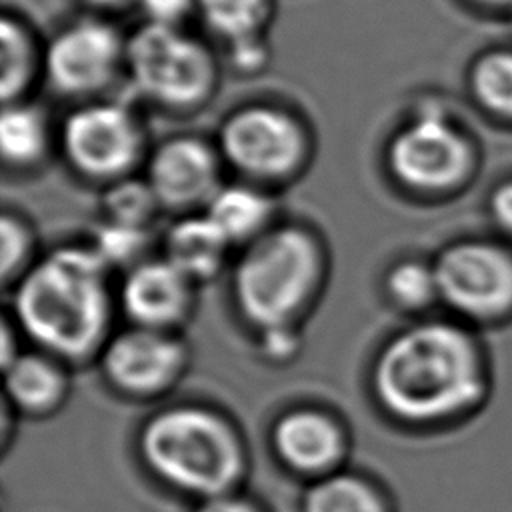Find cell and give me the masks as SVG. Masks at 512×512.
Segmentation results:
<instances>
[{"instance_id":"6da1fadb","label":"cell","mask_w":512,"mask_h":512,"mask_svg":"<svg viewBox=\"0 0 512 512\" xmlns=\"http://www.w3.org/2000/svg\"><path fill=\"white\" fill-rule=\"evenodd\" d=\"M380 404L406 422H434L474 404L484 372L472 338L448 322H422L396 334L374 374Z\"/></svg>"},{"instance_id":"7a4b0ae2","label":"cell","mask_w":512,"mask_h":512,"mask_svg":"<svg viewBox=\"0 0 512 512\" xmlns=\"http://www.w3.org/2000/svg\"><path fill=\"white\" fill-rule=\"evenodd\" d=\"M108 266L92 246L68 244L34 262L16 284L14 316L46 352L84 358L110 320Z\"/></svg>"},{"instance_id":"3957f363","label":"cell","mask_w":512,"mask_h":512,"mask_svg":"<svg viewBox=\"0 0 512 512\" xmlns=\"http://www.w3.org/2000/svg\"><path fill=\"white\" fill-rule=\"evenodd\" d=\"M146 466L166 484L212 498L230 494L244 472V450L232 426L200 406L154 414L142 428Z\"/></svg>"},{"instance_id":"277c9868","label":"cell","mask_w":512,"mask_h":512,"mask_svg":"<svg viewBox=\"0 0 512 512\" xmlns=\"http://www.w3.org/2000/svg\"><path fill=\"white\" fill-rule=\"evenodd\" d=\"M222 70L218 50L186 26L142 22L128 34L124 78L140 102L162 114L202 112L218 94Z\"/></svg>"},{"instance_id":"5b68a950","label":"cell","mask_w":512,"mask_h":512,"mask_svg":"<svg viewBox=\"0 0 512 512\" xmlns=\"http://www.w3.org/2000/svg\"><path fill=\"white\" fill-rule=\"evenodd\" d=\"M322 272V248L302 224H272L244 246L234 268L240 312L264 332L290 328Z\"/></svg>"},{"instance_id":"8992f818","label":"cell","mask_w":512,"mask_h":512,"mask_svg":"<svg viewBox=\"0 0 512 512\" xmlns=\"http://www.w3.org/2000/svg\"><path fill=\"white\" fill-rule=\"evenodd\" d=\"M214 142L238 180L262 188L286 186L312 164L316 138L306 116L286 102L258 98L224 114Z\"/></svg>"},{"instance_id":"52a82bcc","label":"cell","mask_w":512,"mask_h":512,"mask_svg":"<svg viewBox=\"0 0 512 512\" xmlns=\"http://www.w3.org/2000/svg\"><path fill=\"white\" fill-rule=\"evenodd\" d=\"M152 144L136 104L100 96L74 104L58 126V152L84 182L106 186L144 168Z\"/></svg>"},{"instance_id":"ba28073f","label":"cell","mask_w":512,"mask_h":512,"mask_svg":"<svg viewBox=\"0 0 512 512\" xmlns=\"http://www.w3.org/2000/svg\"><path fill=\"white\" fill-rule=\"evenodd\" d=\"M126 42L128 34L108 16H72L44 40L46 86L76 104L108 96L126 74Z\"/></svg>"},{"instance_id":"9c48e42d","label":"cell","mask_w":512,"mask_h":512,"mask_svg":"<svg viewBox=\"0 0 512 512\" xmlns=\"http://www.w3.org/2000/svg\"><path fill=\"white\" fill-rule=\"evenodd\" d=\"M382 164L402 188L438 192L464 176L468 148L438 108L420 106L388 136Z\"/></svg>"},{"instance_id":"30bf717a","label":"cell","mask_w":512,"mask_h":512,"mask_svg":"<svg viewBox=\"0 0 512 512\" xmlns=\"http://www.w3.org/2000/svg\"><path fill=\"white\" fill-rule=\"evenodd\" d=\"M224 160L214 138L178 132L156 142L144 162V178L162 210L180 216L204 210L226 182Z\"/></svg>"},{"instance_id":"8fae6325","label":"cell","mask_w":512,"mask_h":512,"mask_svg":"<svg viewBox=\"0 0 512 512\" xmlns=\"http://www.w3.org/2000/svg\"><path fill=\"white\" fill-rule=\"evenodd\" d=\"M432 268L438 296L458 312L492 316L512 306V258L490 244H454Z\"/></svg>"},{"instance_id":"7c38bea8","label":"cell","mask_w":512,"mask_h":512,"mask_svg":"<svg viewBox=\"0 0 512 512\" xmlns=\"http://www.w3.org/2000/svg\"><path fill=\"white\" fill-rule=\"evenodd\" d=\"M184 362L186 348L176 336L144 326L116 334L102 352L106 378L128 394H156L168 388Z\"/></svg>"},{"instance_id":"4fadbf2b","label":"cell","mask_w":512,"mask_h":512,"mask_svg":"<svg viewBox=\"0 0 512 512\" xmlns=\"http://www.w3.org/2000/svg\"><path fill=\"white\" fill-rule=\"evenodd\" d=\"M192 280L166 258L142 260L122 284V306L136 326L168 330L192 306Z\"/></svg>"},{"instance_id":"5bb4252c","label":"cell","mask_w":512,"mask_h":512,"mask_svg":"<svg viewBox=\"0 0 512 512\" xmlns=\"http://www.w3.org/2000/svg\"><path fill=\"white\" fill-rule=\"evenodd\" d=\"M278 458L296 472H326L342 456V432L336 422L316 410H292L272 430Z\"/></svg>"},{"instance_id":"9a60e30c","label":"cell","mask_w":512,"mask_h":512,"mask_svg":"<svg viewBox=\"0 0 512 512\" xmlns=\"http://www.w3.org/2000/svg\"><path fill=\"white\" fill-rule=\"evenodd\" d=\"M58 150V126L48 112L28 100L2 104L0 158L4 172L32 174L40 170Z\"/></svg>"},{"instance_id":"2e32d148","label":"cell","mask_w":512,"mask_h":512,"mask_svg":"<svg viewBox=\"0 0 512 512\" xmlns=\"http://www.w3.org/2000/svg\"><path fill=\"white\" fill-rule=\"evenodd\" d=\"M0 46L2 104L28 100L44 82V40L22 12L6 6L0 16Z\"/></svg>"},{"instance_id":"e0dca14e","label":"cell","mask_w":512,"mask_h":512,"mask_svg":"<svg viewBox=\"0 0 512 512\" xmlns=\"http://www.w3.org/2000/svg\"><path fill=\"white\" fill-rule=\"evenodd\" d=\"M230 244H248L274 222L276 200L268 188L246 180L224 182L202 210Z\"/></svg>"},{"instance_id":"ac0fdd59","label":"cell","mask_w":512,"mask_h":512,"mask_svg":"<svg viewBox=\"0 0 512 512\" xmlns=\"http://www.w3.org/2000/svg\"><path fill=\"white\" fill-rule=\"evenodd\" d=\"M232 244L204 212L180 216L164 234V256L192 282L220 272Z\"/></svg>"},{"instance_id":"d6986e66","label":"cell","mask_w":512,"mask_h":512,"mask_svg":"<svg viewBox=\"0 0 512 512\" xmlns=\"http://www.w3.org/2000/svg\"><path fill=\"white\" fill-rule=\"evenodd\" d=\"M276 0H198L196 20L218 48L268 36Z\"/></svg>"},{"instance_id":"ffe728a7","label":"cell","mask_w":512,"mask_h":512,"mask_svg":"<svg viewBox=\"0 0 512 512\" xmlns=\"http://www.w3.org/2000/svg\"><path fill=\"white\" fill-rule=\"evenodd\" d=\"M4 384L12 404L28 412L52 408L62 400L66 388L62 370L40 354H18L4 366Z\"/></svg>"},{"instance_id":"44dd1931","label":"cell","mask_w":512,"mask_h":512,"mask_svg":"<svg viewBox=\"0 0 512 512\" xmlns=\"http://www.w3.org/2000/svg\"><path fill=\"white\" fill-rule=\"evenodd\" d=\"M304 512H386L378 492L358 476L328 474L308 488Z\"/></svg>"},{"instance_id":"7402d4cb","label":"cell","mask_w":512,"mask_h":512,"mask_svg":"<svg viewBox=\"0 0 512 512\" xmlns=\"http://www.w3.org/2000/svg\"><path fill=\"white\" fill-rule=\"evenodd\" d=\"M100 208L104 220L138 228H150L152 220L162 210L152 186L140 174L102 186Z\"/></svg>"},{"instance_id":"603a6c76","label":"cell","mask_w":512,"mask_h":512,"mask_svg":"<svg viewBox=\"0 0 512 512\" xmlns=\"http://www.w3.org/2000/svg\"><path fill=\"white\" fill-rule=\"evenodd\" d=\"M148 244H150V228H138V226L102 220V224L94 230V238L90 246L110 268V266H122V264L136 266L138 262H142L140 256L144 254Z\"/></svg>"},{"instance_id":"cb8c5ba5","label":"cell","mask_w":512,"mask_h":512,"mask_svg":"<svg viewBox=\"0 0 512 512\" xmlns=\"http://www.w3.org/2000/svg\"><path fill=\"white\" fill-rule=\"evenodd\" d=\"M390 296L404 308H420L438 296V284L432 264L418 260L398 262L386 278Z\"/></svg>"},{"instance_id":"d4e9b609","label":"cell","mask_w":512,"mask_h":512,"mask_svg":"<svg viewBox=\"0 0 512 512\" xmlns=\"http://www.w3.org/2000/svg\"><path fill=\"white\" fill-rule=\"evenodd\" d=\"M474 90L482 104L512 114V54H490L474 68Z\"/></svg>"},{"instance_id":"484cf974","label":"cell","mask_w":512,"mask_h":512,"mask_svg":"<svg viewBox=\"0 0 512 512\" xmlns=\"http://www.w3.org/2000/svg\"><path fill=\"white\" fill-rule=\"evenodd\" d=\"M0 272L2 280H10L14 274H18L32 250V230L30 224L14 210L6 208L2 212L0 220Z\"/></svg>"},{"instance_id":"4316f807","label":"cell","mask_w":512,"mask_h":512,"mask_svg":"<svg viewBox=\"0 0 512 512\" xmlns=\"http://www.w3.org/2000/svg\"><path fill=\"white\" fill-rule=\"evenodd\" d=\"M222 66L236 76H258L272 62V44L268 36L250 38L222 46L218 50Z\"/></svg>"},{"instance_id":"83f0119b","label":"cell","mask_w":512,"mask_h":512,"mask_svg":"<svg viewBox=\"0 0 512 512\" xmlns=\"http://www.w3.org/2000/svg\"><path fill=\"white\" fill-rule=\"evenodd\" d=\"M136 10L144 16L142 22L186 26L190 18H196L198 0H138Z\"/></svg>"},{"instance_id":"f1b7e54d","label":"cell","mask_w":512,"mask_h":512,"mask_svg":"<svg viewBox=\"0 0 512 512\" xmlns=\"http://www.w3.org/2000/svg\"><path fill=\"white\" fill-rule=\"evenodd\" d=\"M196 512H258L254 504H250L244 498H236L232 494H222V496H212L206 498Z\"/></svg>"},{"instance_id":"f546056e","label":"cell","mask_w":512,"mask_h":512,"mask_svg":"<svg viewBox=\"0 0 512 512\" xmlns=\"http://www.w3.org/2000/svg\"><path fill=\"white\" fill-rule=\"evenodd\" d=\"M78 2L86 8V12L102 14L108 18H112L114 14L132 10L138 4V0H78Z\"/></svg>"},{"instance_id":"4dcf8cb0","label":"cell","mask_w":512,"mask_h":512,"mask_svg":"<svg viewBox=\"0 0 512 512\" xmlns=\"http://www.w3.org/2000/svg\"><path fill=\"white\" fill-rule=\"evenodd\" d=\"M492 212H494L496 220H498L504 228L512 230V184L502 186V188L494 194V198H492Z\"/></svg>"},{"instance_id":"1f68e13d","label":"cell","mask_w":512,"mask_h":512,"mask_svg":"<svg viewBox=\"0 0 512 512\" xmlns=\"http://www.w3.org/2000/svg\"><path fill=\"white\" fill-rule=\"evenodd\" d=\"M486 2H512V0H486Z\"/></svg>"}]
</instances>
